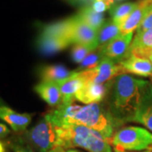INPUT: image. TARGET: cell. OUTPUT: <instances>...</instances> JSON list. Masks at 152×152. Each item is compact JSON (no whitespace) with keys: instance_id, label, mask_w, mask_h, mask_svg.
<instances>
[{"instance_id":"cell-1","label":"cell","mask_w":152,"mask_h":152,"mask_svg":"<svg viewBox=\"0 0 152 152\" xmlns=\"http://www.w3.org/2000/svg\"><path fill=\"white\" fill-rule=\"evenodd\" d=\"M148 83L128 74L112 80L104 102L118 129L127 123H134Z\"/></svg>"},{"instance_id":"cell-2","label":"cell","mask_w":152,"mask_h":152,"mask_svg":"<svg viewBox=\"0 0 152 152\" xmlns=\"http://www.w3.org/2000/svg\"><path fill=\"white\" fill-rule=\"evenodd\" d=\"M55 129L58 135L56 146L65 150L81 147L89 152H113L102 136L85 125L69 124Z\"/></svg>"},{"instance_id":"cell-3","label":"cell","mask_w":152,"mask_h":152,"mask_svg":"<svg viewBox=\"0 0 152 152\" xmlns=\"http://www.w3.org/2000/svg\"><path fill=\"white\" fill-rule=\"evenodd\" d=\"M72 124L86 126L99 133L107 142L118 129L104 102L80 107L73 118Z\"/></svg>"},{"instance_id":"cell-4","label":"cell","mask_w":152,"mask_h":152,"mask_svg":"<svg viewBox=\"0 0 152 152\" xmlns=\"http://www.w3.org/2000/svg\"><path fill=\"white\" fill-rule=\"evenodd\" d=\"M108 143L118 151H148L152 150V134L140 127H124L114 133Z\"/></svg>"},{"instance_id":"cell-5","label":"cell","mask_w":152,"mask_h":152,"mask_svg":"<svg viewBox=\"0 0 152 152\" xmlns=\"http://www.w3.org/2000/svg\"><path fill=\"white\" fill-rule=\"evenodd\" d=\"M29 145L38 152H48L57 145L58 135L53 125L43 118L35 127L26 133Z\"/></svg>"},{"instance_id":"cell-6","label":"cell","mask_w":152,"mask_h":152,"mask_svg":"<svg viewBox=\"0 0 152 152\" xmlns=\"http://www.w3.org/2000/svg\"><path fill=\"white\" fill-rule=\"evenodd\" d=\"M78 72H80V75L85 82H91L97 85L112 81L116 77L126 74L124 68L119 64L105 57L96 68L90 70Z\"/></svg>"},{"instance_id":"cell-7","label":"cell","mask_w":152,"mask_h":152,"mask_svg":"<svg viewBox=\"0 0 152 152\" xmlns=\"http://www.w3.org/2000/svg\"><path fill=\"white\" fill-rule=\"evenodd\" d=\"M133 35V32L120 35L109 43L98 47V49L103 57L108 58L118 64L120 61L125 59L128 57Z\"/></svg>"},{"instance_id":"cell-8","label":"cell","mask_w":152,"mask_h":152,"mask_svg":"<svg viewBox=\"0 0 152 152\" xmlns=\"http://www.w3.org/2000/svg\"><path fill=\"white\" fill-rule=\"evenodd\" d=\"M112 81L102 85H97L91 82H85L81 89L75 94V99L83 103H99L106 99Z\"/></svg>"},{"instance_id":"cell-9","label":"cell","mask_w":152,"mask_h":152,"mask_svg":"<svg viewBox=\"0 0 152 152\" xmlns=\"http://www.w3.org/2000/svg\"><path fill=\"white\" fill-rule=\"evenodd\" d=\"M98 31L93 29L75 15V23L71 33V42L83 45L97 44ZM99 46V45H98Z\"/></svg>"},{"instance_id":"cell-10","label":"cell","mask_w":152,"mask_h":152,"mask_svg":"<svg viewBox=\"0 0 152 152\" xmlns=\"http://www.w3.org/2000/svg\"><path fill=\"white\" fill-rule=\"evenodd\" d=\"M118 64L124 68L126 74L152 77V63L148 58L130 55L125 59L120 61Z\"/></svg>"},{"instance_id":"cell-11","label":"cell","mask_w":152,"mask_h":152,"mask_svg":"<svg viewBox=\"0 0 152 152\" xmlns=\"http://www.w3.org/2000/svg\"><path fill=\"white\" fill-rule=\"evenodd\" d=\"M134 123L143 124L152 132V86L150 83L147 84L144 91Z\"/></svg>"},{"instance_id":"cell-12","label":"cell","mask_w":152,"mask_h":152,"mask_svg":"<svg viewBox=\"0 0 152 152\" xmlns=\"http://www.w3.org/2000/svg\"><path fill=\"white\" fill-rule=\"evenodd\" d=\"M152 5V0H141L138 2L137 7L129 15L120 27L121 35H125L128 33L134 32V30H137L140 25L141 24L144 17L145 15L148 10Z\"/></svg>"},{"instance_id":"cell-13","label":"cell","mask_w":152,"mask_h":152,"mask_svg":"<svg viewBox=\"0 0 152 152\" xmlns=\"http://www.w3.org/2000/svg\"><path fill=\"white\" fill-rule=\"evenodd\" d=\"M84 84L85 81L78 71H74L70 77L60 82L58 85L63 97L62 104L73 103L76 100L75 94L81 89Z\"/></svg>"},{"instance_id":"cell-14","label":"cell","mask_w":152,"mask_h":152,"mask_svg":"<svg viewBox=\"0 0 152 152\" xmlns=\"http://www.w3.org/2000/svg\"><path fill=\"white\" fill-rule=\"evenodd\" d=\"M0 118L6 122L16 133H21L31 122V116L27 113H19L7 107H0Z\"/></svg>"},{"instance_id":"cell-15","label":"cell","mask_w":152,"mask_h":152,"mask_svg":"<svg viewBox=\"0 0 152 152\" xmlns=\"http://www.w3.org/2000/svg\"><path fill=\"white\" fill-rule=\"evenodd\" d=\"M74 23H75V15L60 21L45 25L41 29L40 34L49 36V37L65 38L70 41L71 42V33H72Z\"/></svg>"},{"instance_id":"cell-16","label":"cell","mask_w":152,"mask_h":152,"mask_svg":"<svg viewBox=\"0 0 152 152\" xmlns=\"http://www.w3.org/2000/svg\"><path fill=\"white\" fill-rule=\"evenodd\" d=\"M35 91L51 107H58L62 104L63 97L58 83L42 81L35 86Z\"/></svg>"},{"instance_id":"cell-17","label":"cell","mask_w":152,"mask_h":152,"mask_svg":"<svg viewBox=\"0 0 152 152\" xmlns=\"http://www.w3.org/2000/svg\"><path fill=\"white\" fill-rule=\"evenodd\" d=\"M151 45L152 29L143 32H137L130 44L128 57L130 55H134L137 57L148 58L150 55L149 50Z\"/></svg>"},{"instance_id":"cell-18","label":"cell","mask_w":152,"mask_h":152,"mask_svg":"<svg viewBox=\"0 0 152 152\" xmlns=\"http://www.w3.org/2000/svg\"><path fill=\"white\" fill-rule=\"evenodd\" d=\"M70 41L65 38L49 37L40 34L37 41L39 51L45 55H51L65 49L70 45Z\"/></svg>"},{"instance_id":"cell-19","label":"cell","mask_w":152,"mask_h":152,"mask_svg":"<svg viewBox=\"0 0 152 152\" xmlns=\"http://www.w3.org/2000/svg\"><path fill=\"white\" fill-rule=\"evenodd\" d=\"M74 71H69L66 67L61 64L45 66L41 69L40 77L42 81H48L58 83L70 77Z\"/></svg>"},{"instance_id":"cell-20","label":"cell","mask_w":152,"mask_h":152,"mask_svg":"<svg viewBox=\"0 0 152 152\" xmlns=\"http://www.w3.org/2000/svg\"><path fill=\"white\" fill-rule=\"evenodd\" d=\"M76 15L82 21L96 31H99L106 22L103 14L96 12L90 5L82 7Z\"/></svg>"},{"instance_id":"cell-21","label":"cell","mask_w":152,"mask_h":152,"mask_svg":"<svg viewBox=\"0 0 152 152\" xmlns=\"http://www.w3.org/2000/svg\"><path fill=\"white\" fill-rule=\"evenodd\" d=\"M120 26H121L118 23L113 20L105 22L103 26L98 31L97 42L99 47L109 43L111 41L120 36Z\"/></svg>"},{"instance_id":"cell-22","label":"cell","mask_w":152,"mask_h":152,"mask_svg":"<svg viewBox=\"0 0 152 152\" xmlns=\"http://www.w3.org/2000/svg\"><path fill=\"white\" fill-rule=\"evenodd\" d=\"M137 4L138 3H124L119 5L113 6L110 9V15L113 18L112 20L118 23L121 26L123 22L134 10V9L137 7Z\"/></svg>"},{"instance_id":"cell-23","label":"cell","mask_w":152,"mask_h":152,"mask_svg":"<svg viewBox=\"0 0 152 152\" xmlns=\"http://www.w3.org/2000/svg\"><path fill=\"white\" fill-rule=\"evenodd\" d=\"M99 47L97 44L91 45H83V44H75L71 51V58L75 63L80 64L83 60L89 54L95 52Z\"/></svg>"},{"instance_id":"cell-24","label":"cell","mask_w":152,"mask_h":152,"mask_svg":"<svg viewBox=\"0 0 152 152\" xmlns=\"http://www.w3.org/2000/svg\"><path fill=\"white\" fill-rule=\"evenodd\" d=\"M103 58L104 57L101 53L100 50L97 48V49L95 52H93L91 54L88 55L86 58L82 61L78 70L84 71L92 69L94 68H96V66H98V64L101 63V61L102 60Z\"/></svg>"},{"instance_id":"cell-25","label":"cell","mask_w":152,"mask_h":152,"mask_svg":"<svg viewBox=\"0 0 152 152\" xmlns=\"http://www.w3.org/2000/svg\"><path fill=\"white\" fill-rule=\"evenodd\" d=\"M114 4V0H94L91 7L97 13H103L110 10Z\"/></svg>"},{"instance_id":"cell-26","label":"cell","mask_w":152,"mask_h":152,"mask_svg":"<svg viewBox=\"0 0 152 152\" xmlns=\"http://www.w3.org/2000/svg\"><path fill=\"white\" fill-rule=\"evenodd\" d=\"M152 29V5L148 10L141 24L137 29V32H143Z\"/></svg>"},{"instance_id":"cell-27","label":"cell","mask_w":152,"mask_h":152,"mask_svg":"<svg viewBox=\"0 0 152 152\" xmlns=\"http://www.w3.org/2000/svg\"><path fill=\"white\" fill-rule=\"evenodd\" d=\"M13 150L15 151V152H34L32 148L30 145L23 146V145H13Z\"/></svg>"},{"instance_id":"cell-28","label":"cell","mask_w":152,"mask_h":152,"mask_svg":"<svg viewBox=\"0 0 152 152\" xmlns=\"http://www.w3.org/2000/svg\"><path fill=\"white\" fill-rule=\"evenodd\" d=\"M9 133H10V130L8 129V128L5 125L0 124V137H4V136L7 135Z\"/></svg>"},{"instance_id":"cell-29","label":"cell","mask_w":152,"mask_h":152,"mask_svg":"<svg viewBox=\"0 0 152 152\" xmlns=\"http://www.w3.org/2000/svg\"><path fill=\"white\" fill-rule=\"evenodd\" d=\"M48 152H65V149H64L63 147L56 146Z\"/></svg>"},{"instance_id":"cell-30","label":"cell","mask_w":152,"mask_h":152,"mask_svg":"<svg viewBox=\"0 0 152 152\" xmlns=\"http://www.w3.org/2000/svg\"><path fill=\"white\" fill-rule=\"evenodd\" d=\"M0 152H6L5 145L2 141H0Z\"/></svg>"},{"instance_id":"cell-31","label":"cell","mask_w":152,"mask_h":152,"mask_svg":"<svg viewBox=\"0 0 152 152\" xmlns=\"http://www.w3.org/2000/svg\"><path fill=\"white\" fill-rule=\"evenodd\" d=\"M68 2H69L71 4H76V0H66Z\"/></svg>"},{"instance_id":"cell-32","label":"cell","mask_w":152,"mask_h":152,"mask_svg":"<svg viewBox=\"0 0 152 152\" xmlns=\"http://www.w3.org/2000/svg\"><path fill=\"white\" fill-rule=\"evenodd\" d=\"M65 152H80L79 151H76V150H68Z\"/></svg>"},{"instance_id":"cell-33","label":"cell","mask_w":152,"mask_h":152,"mask_svg":"<svg viewBox=\"0 0 152 152\" xmlns=\"http://www.w3.org/2000/svg\"><path fill=\"white\" fill-rule=\"evenodd\" d=\"M152 150H148V151H142V152H151ZM114 152H128V151H114Z\"/></svg>"},{"instance_id":"cell-34","label":"cell","mask_w":152,"mask_h":152,"mask_svg":"<svg viewBox=\"0 0 152 152\" xmlns=\"http://www.w3.org/2000/svg\"><path fill=\"white\" fill-rule=\"evenodd\" d=\"M149 52H150V55L151 54V53H152V45H151V47L150 48V50H149ZM150 55H149V57H150ZM148 59H149V58H148Z\"/></svg>"},{"instance_id":"cell-35","label":"cell","mask_w":152,"mask_h":152,"mask_svg":"<svg viewBox=\"0 0 152 152\" xmlns=\"http://www.w3.org/2000/svg\"><path fill=\"white\" fill-rule=\"evenodd\" d=\"M149 59L151 60V62L152 63V53H151V54L150 55V57H149Z\"/></svg>"},{"instance_id":"cell-36","label":"cell","mask_w":152,"mask_h":152,"mask_svg":"<svg viewBox=\"0 0 152 152\" xmlns=\"http://www.w3.org/2000/svg\"><path fill=\"white\" fill-rule=\"evenodd\" d=\"M114 1H115V0H114ZM117 1H121V0H117Z\"/></svg>"},{"instance_id":"cell-37","label":"cell","mask_w":152,"mask_h":152,"mask_svg":"<svg viewBox=\"0 0 152 152\" xmlns=\"http://www.w3.org/2000/svg\"><path fill=\"white\" fill-rule=\"evenodd\" d=\"M151 81H152V77H151Z\"/></svg>"},{"instance_id":"cell-38","label":"cell","mask_w":152,"mask_h":152,"mask_svg":"<svg viewBox=\"0 0 152 152\" xmlns=\"http://www.w3.org/2000/svg\"><path fill=\"white\" fill-rule=\"evenodd\" d=\"M151 152H152V151H151Z\"/></svg>"}]
</instances>
